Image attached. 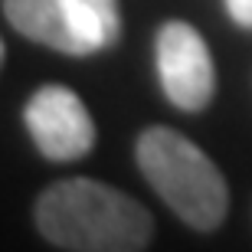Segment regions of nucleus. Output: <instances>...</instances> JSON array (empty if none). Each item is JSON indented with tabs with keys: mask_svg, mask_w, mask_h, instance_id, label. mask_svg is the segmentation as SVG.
<instances>
[{
	"mask_svg": "<svg viewBox=\"0 0 252 252\" xmlns=\"http://www.w3.org/2000/svg\"><path fill=\"white\" fill-rule=\"evenodd\" d=\"M92 53L112 49L122 36V7L118 0H65Z\"/></svg>",
	"mask_w": 252,
	"mask_h": 252,
	"instance_id": "6",
	"label": "nucleus"
},
{
	"mask_svg": "<svg viewBox=\"0 0 252 252\" xmlns=\"http://www.w3.org/2000/svg\"><path fill=\"white\" fill-rule=\"evenodd\" d=\"M154 63H158V82L174 108L203 112L213 102V53L206 46V39L200 36V30L190 27L187 20L160 23L158 39H154Z\"/></svg>",
	"mask_w": 252,
	"mask_h": 252,
	"instance_id": "3",
	"label": "nucleus"
},
{
	"mask_svg": "<svg viewBox=\"0 0 252 252\" xmlns=\"http://www.w3.org/2000/svg\"><path fill=\"white\" fill-rule=\"evenodd\" d=\"M3 17L20 36L65 56H92L65 0H3Z\"/></svg>",
	"mask_w": 252,
	"mask_h": 252,
	"instance_id": "5",
	"label": "nucleus"
},
{
	"mask_svg": "<svg viewBox=\"0 0 252 252\" xmlns=\"http://www.w3.org/2000/svg\"><path fill=\"white\" fill-rule=\"evenodd\" d=\"M30 141L46 160L69 164L95 148V122L79 92L65 85H43L30 95L23 108Z\"/></svg>",
	"mask_w": 252,
	"mask_h": 252,
	"instance_id": "4",
	"label": "nucleus"
},
{
	"mask_svg": "<svg viewBox=\"0 0 252 252\" xmlns=\"http://www.w3.org/2000/svg\"><path fill=\"white\" fill-rule=\"evenodd\" d=\"M33 216L39 236L65 252H144L154 236L144 203L92 177L49 184Z\"/></svg>",
	"mask_w": 252,
	"mask_h": 252,
	"instance_id": "1",
	"label": "nucleus"
},
{
	"mask_svg": "<svg viewBox=\"0 0 252 252\" xmlns=\"http://www.w3.org/2000/svg\"><path fill=\"white\" fill-rule=\"evenodd\" d=\"M134 160L154 193L187 226L210 233L226 220L229 187L200 144L164 125H151L138 134Z\"/></svg>",
	"mask_w": 252,
	"mask_h": 252,
	"instance_id": "2",
	"label": "nucleus"
},
{
	"mask_svg": "<svg viewBox=\"0 0 252 252\" xmlns=\"http://www.w3.org/2000/svg\"><path fill=\"white\" fill-rule=\"evenodd\" d=\"M223 7L236 27L252 30V0H223Z\"/></svg>",
	"mask_w": 252,
	"mask_h": 252,
	"instance_id": "7",
	"label": "nucleus"
},
{
	"mask_svg": "<svg viewBox=\"0 0 252 252\" xmlns=\"http://www.w3.org/2000/svg\"><path fill=\"white\" fill-rule=\"evenodd\" d=\"M0 65H3V39H0Z\"/></svg>",
	"mask_w": 252,
	"mask_h": 252,
	"instance_id": "8",
	"label": "nucleus"
}]
</instances>
